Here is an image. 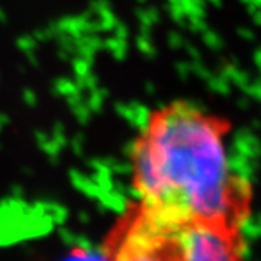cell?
<instances>
[{
	"mask_svg": "<svg viewBox=\"0 0 261 261\" xmlns=\"http://www.w3.org/2000/svg\"><path fill=\"white\" fill-rule=\"evenodd\" d=\"M161 261H240L235 226L218 222H168L145 211Z\"/></svg>",
	"mask_w": 261,
	"mask_h": 261,
	"instance_id": "2",
	"label": "cell"
},
{
	"mask_svg": "<svg viewBox=\"0 0 261 261\" xmlns=\"http://www.w3.org/2000/svg\"><path fill=\"white\" fill-rule=\"evenodd\" d=\"M61 261H112L105 250H89V248H74Z\"/></svg>",
	"mask_w": 261,
	"mask_h": 261,
	"instance_id": "3",
	"label": "cell"
},
{
	"mask_svg": "<svg viewBox=\"0 0 261 261\" xmlns=\"http://www.w3.org/2000/svg\"><path fill=\"white\" fill-rule=\"evenodd\" d=\"M229 123L193 103L154 109L130 149L137 203L168 222L237 226L247 214L250 186L228 157Z\"/></svg>",
	"mask_w": 261,
	"mask_h": 261,
	"instance_id": "1",
	"label": "cell"
}]
</instances>
